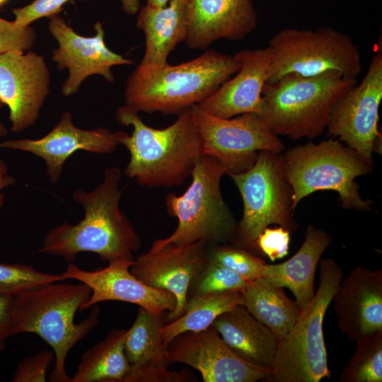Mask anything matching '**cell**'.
I'll return each mask as SVG.
<instances>
[{
    "instance_id": "38",
    "label": "cell",
    "mask_w": 382,
    "mask_h": 382,
    "mask_svg": "<svg viewBox=\"0 0 382 382\" xmlns=\"http://www.w3.org/2000/svg\"><path fill=\"white\" fill-rule=\"evenodd\" d=\"M16 178L9 173L8 166L3 159L0 158V209L5 200V195L1 192L4 189L13 185Z\"/></svg>"
},
{
    "instance_id": "40",
    "label": "cell",
    "mask_w": 382,
    "mask_h": 382,
    "mask_svg": "<svg viewBox=\"0 0 382 382\" xmlns=\"http://www.w3.org/2000/svg\"><path fill=\"white\" fill-rule=\"evenodd\" d=\"M171 0H147L146 4L152 7H164ZM187 2L188 0H181Z\"/></svg>"
},
{
    "instance_id": "34",
    "label": "cell",
    "mask_w": 382,
    "mask_h": 382,
    "mask_svg": "<svg viewBox=\"0 0 382 382\" xmlns=\"http://www.w3.org/2000/svg\"><path fill=\"white\" fill-rule=\"evenodd\" d=\"M54 358L53 350L43 349L23 359L18 364L13 382H44L50 364Z\"/></svg>"
},
{
    "instance_id": "12",
    "label": "cell",
    "mask_w": 382,
    "mask_h": 382,
    "mask_svg": "<svg viewBox=\"0 0 382 382\" xmlns=\"http://www.w3.org/2000/svg\"><path fill=\"white\" fill-rule=\"evenodd\" d=\"M381 45L380 37L363 80L337 101L325 129L328 137H337L373 165V154L381 142L378 126L382 100Z\"/></svg>"
},
{
    "instance_id": "6",
    "label": "cell",
    "mask_w": 382,
    "mask_h": 382,
    "mask_svg": "<svg viewBox=\"0 0 382 382\" xmlns=\"http://www.w3.org/2000/svg\"><path fill=\"white\" fill-rule=\"evenodd\" d=\"M280 161L292 188L294 211L304 197L322 190L337 192L344 209L371 210V202L361 198L355 179L369 174L374 165L340 140L331 137L294 146L280 153Z\"/></svg>"
},
{
    "instance_id": "41",
    "label": "cell",
    "mask_w": 382,
    "mask_h": 382,
    "mask_svg": "<svg viewBox=\"0 0 382 382\" xmlns=\"http://www.w3.org/2000/svg\"><path fill=\"white\" fill-rule=\"evenodd\" d=\"M4 103L0 100V110L4 107ZM8 134V129L6 126L0 121V137H5Z\"/></svg>"
},
{
    "instance_id": "27",
    "label": "cell",
    "mask_w": 382,
    "mask_h": 382,
    "mask_svg": "<svg viewBox=\"0 0 382 382\" xmlns=\"http://www.w3.org/2000/svg\"><path fill=\"white\" fill-rule=\"evenodd\" d=\"M127 330L112 329L106 337L85 351L72 382H123L130 370L124 343Z\"/></svg>"
},
{
    "instance_id": "28",
    "label": "cell",
    "mask_w": 382,
    "mask_h": 382,
    "mask_svg": "<svg viewBox=\"0 0 382 382\" xmlns=\"http://www.w3.org/2000/svg\"><path fill=\"white\" fill-rule=\"evenodd\" d=\"M238 305L244 306L243 294L238 291L189 297L184 313L162 328L164 345L166 347L173 337L183 332H199L208 328L218 316Z\"/></svg>"
},
{
    "instance_id": "4",
    "label": "cell",
    "mask_w": 382,
    "mask_h": 382,
    "mask_svg": "<svg viewBox=\"0 0 382 382\" xmlns=\"http://www.w3.org/2000/svg\"><path fill=\"white\" fill-rule=\"evenodd\" d=\"M240 68L233 55L212 50L176 65L136 67L126 83L125 105L138 112L178 115L212 95Z\"/></svg>"
},
{
    "instance_id": "31",
    "label": "cell",
    "mask_w": 382,
    "mask_h": 382,
    "mask_svg": "<svg viewBox=\"0 0 382 382\" xmlns=\"http://www.w3.org/2000/svg\"><path fill=\"white\" fill-rule=\"evenodd\" d=\"M236 272L208 260L192 280L187 299L197 295L225 291H242L250 283Z\"/></svg>"
},
{
    "instance_id": "20",
    "label": "cell",
    "mask_w": 382,
    "mask_h": 382,
    "mask_svg": "<svg viewBox=\"0 0 382 382\" xmlns=\"http://www.w3.org/2000/svg\"><path fill=\"white\" fill-rule=\"evenodd\" d=\"M257 24L253 0H188L184 42L203 50L221 39L242 40Z\"/></svg>"
},
{
    "instance_id": "30",
    "label": "cell",
    "mask_w": 382,
    "mask_h": 382,
    "mask_svg": "<svg viewBox=\"0 0 382 382\" xmlns=\"http://www.w3.org/2000/svg\"><path fill=\"white\" fill-rule=\"evenodd\" d=\"M207 257L250 281L261 278L266 265L259 255L228 243H208Z\"/></svg>"
},
{
    "instance_id": "16",
    "label": "cell",
    "mask_w": 382,
    "mask_h": 382,
    "mask_svg": "<svg viewBox=\"0 0 382 382\" xmlns=\"http://www.w3.org/2000/svg\"><path fill=\"white\" fill-rule=\"evenodd\" d=\"M207 244L199 241L183 245H167L149 250L133 260L129 271L136 278L175 296L176 306L166 316V323L184 313L190 284L207 261Z\"/></svg>"
},
{
    "instance_id": "9",
    "label": "cell",
    "mask_w": 382,
    "mask_h": 382,
    "mask_svg": "<svg viewBox=\"0 0 382 382\" xmlns=\"http://www.w3.org/2000/svg\"><path fill=\"white\" fill-rule=\"evenodd\" d=\"M267 47L272 58L267 83L290 73L312 76L332 71L356 79L361 71L358 46L349 35L330 26L282 29Z\"/></svg>"
},
{
    "instance_id": "17",
    "label": "cell",
    "mask_w": 382,
    "mask_h": 382,
    "mask_svg": "<svg viewBox=\"0 0 382 382\" xmlns=\"http://www.w3.org/2000/svg\"><path fill=\"white\" fill-rule=\"evenodd\" d=\"M125 132H112L105 127L82 129L73 123L70 112H64L57 124L43 137L37 139H9L0 142V148L31 153L42 158L50 180L55 183L61 178L63 166L78 150L105 154L115 151Z\"/></svg>"
},
{
    "instance_id": "5",
    "label": "cell",
    "mask_w": 382,
    "mask_h": 382,
    "mask_svg": "<svg viewBox=\"0 0 382 382\" xmlns=\"http://www.w3.org/2000/svg\"><path fill=\"white\" fill-rule=\"evenodd\" d=\"M357 84L337 71L304 76L294 73L266 83L260 116L277 136L297 140L320 137L337 101Z\"/></svg>"
},
{
    "instance_id": "7",
    "label": "cell",
    "mask_w": 382,
    "mask_h": 382,
    "mask_svg": "<svg viewBox=\"0 0 382 382\" xmlns=\"http://www.w3.org/2000/svg\"><path fill=\"white\" fill-rule=\"evenodd\" d=\"M226 174L216 158L207 154L199 156L187 190L181 195L170 192L166 196L167 212L178 219L177 228L169 236L156 240L150 250L199 241L215 243L233 241L238 223L221 191V180Z\"/></svg>"
},
{
    "instance_id": "11",
    "label": "cell",
    "mask_w": 382,
    "mask_h": 382,
    "mask_svg": "<svg viewBox=\"0 0 382 382\" xmlns=\"http://www.w3.org/2000/svg\"><path fill=\"white\" fill-rule=\"evenodd\" d=\"M190 108L202 142L203 154L216 158L226 175L249 170L260 151L282 153L284 144L257 114L231 118L211 115L197 105Z\"/></svg>"
},
{
    "instance_id": "25",
    "label": "cell",
    "mask_w": 382,
    "mask_h": 382,
    "mask_svg": "<svg viewBox=\"0 0 382 382\" xmlns=\"http://www.w3.org/2000/svg\"><path fill=\"white\" fill-rule=\"evenodd\" d=\"M211 326L238 357L258 366L272 368L279 340L245 306L238 305L221 314Z\"/></svg>"
},
{
    "instance_id": "19",
    "label": "cell",
    "mask_w": 382,
    "mask_h": 382,
    "mask_svg": "<svg viewBox=\"0 0 382 382\" xmlns=\"http://www.w3.org/2000/svg\"><path fill=\"white\" fill-rule=\"evenodd\" d=\"M332 301L337 325L351 341L382 330V270L362 266L342 279Z\"/></svg>"
},
{
    "instance_id": "29",
    "label": "cell",
    "mask_w": 382,
    "mask_h": 382,
    "mask_svg": "<svg viewBox=\"0 0 382 382\" xmlns=\"http://www.w3.org/2000/svg\"><path fill=\"white\" fill-rule=\"evenodd\" d=\"M354 352L340 377V382L382 381V330L356 342Z\"/></svg>"
},
{
    "instance_id": "26",
    "label": "cell",
    "mask_w": 382,
    "mask_h": 382,
    "mask_svg": "<svg viewBox=\"0 0 382 382\" xmlns=\"http://www.w3.org/2000/svg\"><path fill=\"white\" fill-rule=\"evenodd\" d=\"M283 289L261 277L250 282L241 291L247 310L270 328L279 341L293 327L301 312L296 301L290 299Z\"/></svg>"
},
{
    "instance_id": "35",
    "label": "cell",
    "mask_w": 382,
    "mask_h": 382,
    "mask_svg": "<svg viewBox=\"0 0 382 382\" xmlns=\"http://www.w3.org/2000/svg\"><path fill=\"white\" fill-rule=\"evenodd\" d=\"M290 233L281 226L265 228L256 241L259 253L272 261L284 257L289 249Z\"/></svg>"
},
{
    "instance_id": "22",
    "label": "cell",
    "mask_w": 382,
    "mask_h": 382,
    "mask_svg": "<svg viewBox=\"0 0 382 382\" xmlns=\"http://www.w3.org/2000/svg\"><path fill=\"white\" fill-rule=\"evenodd\" d=\"M241 68L212 95L197 105L204 112L221 118L244 113L260 115L262 93L271 64L269 48L243 49L233 55Z\"/></svg>"
},
{
    "instance_id": "3",
    "label": "cell",
    "mask_w": 382,
    "mask_h": 382,
    "mask_svg": "<svg viewBox=\"0 0 382 382\" xmlns=\"http://www.w3.org/2000/svg\"><path fill=\"white\" fill-rule=\"evenodd\" d=\"M115 117L117 123L132 127V134L121 141L130 154L125 171L128 178L155 188L181 185L191 175L203 149L190 108L163 129L146 125L139 112L126 105L116 110Z\"/></svg>"
},
{
    "instance_id": "21",
    "label": "cell",
    "mask_w": 382,
    "mask_h": 382,
    "mask_svg": "<svg viewBox=\"0 0 382 382\" xmlns=\"http://www.w3.org/2000/svg\"><path fill=\"white\" fill-rule=\"evenodd\" d=\"M164 314V313H163ZM139 307L132 325L127 330L124 348L130 370L123 382L196 381L188 369L170 371L161 330L166 323L164 315Z\"/></svg>"
},
{
    "instance_id": "1",
    "label": "cell",
    "mask_w": 382,
    "mask_h": 382,
    "mask_svg": "<svg viewBox=\"0 0 382 382\" xmlns=\"http://www.w3.org/2000/svg\"><path fill=\"white\" fill-rule=\"evenodd\" d=\"M121 176L119 168L110 167L94 190H75L73 199L83 207L84 217L76 224L64 221L49 230L38 252L60 256L69 263L81 252L96 253L108 262L134 260L133 253L139 250L141 242L132 222L120 208Z\"/></svg>"
},
{
    "instance_id": "15",
    "label": "cell",
    "mask_w": 382,
    "mask_h": 382,
    "mask_svg": "<svg viewBox=\"0 0 382 382\" xmlns=\"http://www.w3.org/2000/svg\"><path fill=\"white\" fill-rule=\"evenodd\" d=\"M50 92V71L45 57L33 51L0 54V100L9 108L11 130L33 125Z\"/></svg>"
},
{
    "instance_id": "33",
    "label": "cell",
    "mask_w": 382,
    "mask_h": 382,
    "mask_svg": "<svg viewBox=\"0 0 382 382\" xmlns=\"http://www.w3.org/2000/svg\"><path fill=\"white\" fill-rule=\"evenodd\" d=\"M36 38L32 26L18 27L13 21L0 17V54L11 51L27 52L33 46Z\"/></svg>"
},
{
    "instance_id": "42",
    "label": "cell",
    "mask_w": 382,
    "mask_h": 382,
    "mask_svg": "<svg viewBox=\"0 0 382 382\" xmlns=\"http://www.w3.org/2000/svg\"><path fill=\"white\" fill-rule=\"evenodd\" d=\"M8 0H0V7L3 6Z\"/></svg>"
},
{
    "instance_id": "39",
    "label": "cell",
    "mask_w": 382,
    "mask_h": 382,
    "mask_svg": "<svg viewBox=\"0 0 382 382\" xmlns=\"http://www.w3.org/2000/svg\"><path fill=\"white\" fill-rule=\"evenodd\" d=\"M122 10L128 15H134L140 8V0H120Z\"/></svg>"
},
{
    "instance_id": "2",
    "label": "cell",
    "mask_w": 382,
    "mask_h": 382,
    "mask_svg": "<svg viewBox=\"0 0 382 382\" xmlns=\"http://www.w3.org/2000/svg\"><path fill=\"white\" fill-rule=\"evenodd\" d=\"M47 284L13 296L10 337L21 333L37 335L52 349L54 366L52 382H72L66 371L69 351L99 323L100 307L95 304L88 316L76 323L78 311L90 299L92 290L84 283Z\"/></svg>"
},
{
    "instance_id": "37",
    "label": "cell",
    "mask_w": 382,
    "mask_h": 382,
    "mask_svg": "<svg viewBox=\"0 0 382 382\" xmlns=\"http://www.w3.org/2000/svg\"><path fill=\"white\" fill-rule=\"evenodd\" d=\"M13 296L0 295V351L6 347V340L10 337L11 311Z\"/></svg>"
},
{
    "instance_id": "8",
    "label": "cell",
    "mask_w": 382,
    "mask_h": 382,
    "mask_svg": "<svg viewBox=\"0 0 382 382\" xmlns=\"http://www.w3.org/2000/svg\"><path fill=\"white\" fill-rule=\"evenodd\" d=\"M342 278L343 272L335 260L320 261L318 290L293 327L279 341L272 372L266 381L319 382L330 378L323 320Z\"/></svg>"
},
{
    "instance_id": "10",
    "label": "cell",
    "mask_w": 382,
    "mask_h": 382,
    "mask_svg": "<svg viewBox=\"0 0 382 382\" xmlns=\"http://www.w3.org/2000/svg\"><path fill=\"white\" fill-rule=\"evenodd\" d=\"M228 175L238 188L243 206L235 245L258 255L256 241L265 228L275 224L290 233L296 230L292 188L283 174L280 153L260 151L249 170Z\"/></svg>"
},
{
    "instance_id": "36",
    "label": "cell",
    "mask_w": 382,
    "mask_h": 382,
    "mask_svg": "<svg viewBox=\"0 0 382 382\" xmlns=\"http://www.w3.org/2000/svg\"><path fill=\"white\" fill-rule=\"evenodd\" d=\"M71 0H34L30 4L13 10V21L18 27H26L42 17L59 14L64 4ZM85 1V0H81Z\"/></svg>"
},
{
    "instance_id": "24",
    "label": "cell",
    "mask_w": 382,
    "mask_h": 382,
    "mask_svg": "<svg viewBox=\"0 0 382 382\" xmlns=\"http://www.w3.org/2000/svg\"><path fill=\"white\" fill-rule=\"evenodd\" d=\"M332 236L325 231L308 226L304 241L298 251L286 261L267 264L262 278L272 284L288 288L302 310L313 299L314 278L318 263L332 242Z\"/></svg>"
},
{
    "instance_id": "14",
    "label": "cell",
    "mask_w": 382,
    "mask_h": 382,
    "mask_svg": "<svg viewBox=\"0 0 382 382\" xmlns=\"http://www.w3.org/2000/svg\"><path fill=\"white\" fill-rule=\"evenodd\" d=\"M166 357L169 364H185L197 369L204 382L266 381L272 372L238 357L212 326L176 335L166 346Z\"/></svg>"
},
{
    "instance_id": "23",
    "label": "cell",
    "mask_w": 382,
    "mask_h": 382,
    "mask_svg": "<svg viewBox=\"0 0 382 382\" xmlns=\"http://www.w3.org/2000/svg\"><path fill=\"white\" fill-rule=\"evenodd\" d=\"M136 27L145 38L143 58L137 66L144 70L161 68L178 44L184 42L187 29V2L171 0L164 7L146 5L138 11Z\"/></svg>"
},
{
    "instance_id": "13",
    "label": "cell",
    "mask_w": 382,
    "mask_h": 382,
    "mask_svg": "<svg viewBox=\"0 0 382 382\" xmlns=\"http://www.w3.org/2000/svg\"><path fill=\"white\" fill-rule=\"evenodd\" d=\"M48 29L57 42L51 59L59 71L66 69L69 74L62 85V93H76L85 79L100 75L106 81L115 80L112 69L117 65H132L133 61L110 50L106 45L103 24L94 25L96 34L83 36L76 33L59 14L49 18Z\"/></svg>"
},
{
    "instance_id": "32",
    "label": "cell",
    "mask_w": 382,
    "mask_h": 382,
    "mask_svg": "<svg viewBox=\"0 0 382 382\" xmlns=\"http://www.w3.org/2000/svg\"><path fill=\"white\" fill-rule=\"evenodd\" d=\"M66 279L62 274L45 273L26 264L0 263V295L15 296L30 289Z\"/></svg>"
},
{
    "instance_id": "43",
    "label": "cell",
    "mask_w": 382,
    "mask_h": 382,
    "mask_svg": "<svg viewBox=\"0 0 382 382\" xmlns=\"http://www.w3.org/2000/svg\"><path fill=\"white\" fill-rule=\"evenodd\" d=\"M140 1H141V0H140Z\"/></svg>"
},
{
    "instance_id": "18",
    "label": "cell",
    "mask_w": 382,
    "mask_h": 382,
    "mask_svg": "<svg viewBox=\"0 0 382 382\" xmlns=\"http://www.w3.org/2000/svg\"><path fill=\"white\" fill-rule=\"evenodd\" d=\"M132 262L113 260L106 267L94 271L81 270L69 262L62 275L91 289V297L82 311L102 301H119L136 304L158 315L172 312L177 303L175 296L170 291L150 287L136 278L129 271Z\"/></svg>"
}]
</instances>
